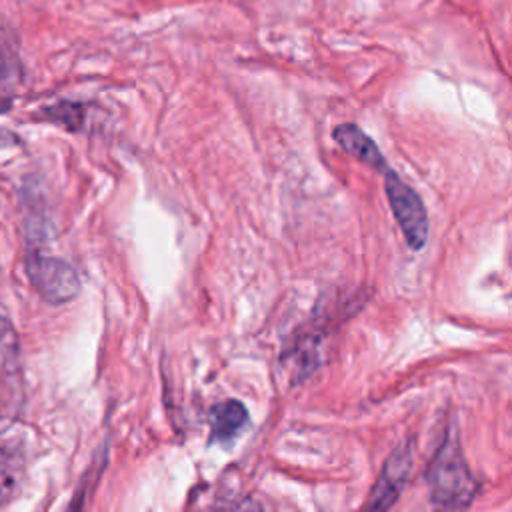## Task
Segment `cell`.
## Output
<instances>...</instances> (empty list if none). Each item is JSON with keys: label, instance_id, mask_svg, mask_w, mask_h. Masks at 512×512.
<instances>
[{"label": "cell", "instance_id": "cell-7", "mask_svg": "<svg viewBox=\"0 0 512 512\" xmlns=\"http://www.w3.org/2000/svg\"><path fill=\"white\" fill-rule=\"evenodd\" d=\"M210 422V440L230 442L246 428L248 410L238 400H224L212 406Z\"/></svg>", "mask_w": 512, "mask_h": 512}, {"label": "cell", "instance_id": "cell-4", "mask_svg": "<svg viewBox=\"0 0 512 512\" xmlns=\"http://www.w3.org/2000/svg\"><path fill=\"white\" fill-rule=\"evenodd\" d=\"M384 190L392 214L412 250H420L428 240V214L420 196L390 168L382 172Z\"/></svg>", "mask_w": 512, "mask_h": 512}, {"label": "cell", "instance_id": "cell-8", "mask_svg": "<svg viewBox=\"0 0 512 512\" xmlns=\"http://www.w3.org/2000/svg\"><path fill=\"white\" fill-rule=\"evenodd\" d=\"M20 472H22V462H20L18 454H14V452L2 454V458H0V506L14 496L18 480H20Z\"/></svg>", "mask_w": 512, "mask_h": 512}, {"label": "cell", "instance_id": "cell-6", "mask_svg": "<svg viewBox=\"0 0 512 512\" xmlns=\"http://www.w3.org/2000/svg\"><path fill=\"white\" fill-rule=\"evenodd\" d=\"M334 140L340 144L342 150H346L356 160L368 164L370 168L378 170L380 174L388 168L386 158L378 150L372 138H368L358 126L354 124H340L334 128Z\"/></svg>", "mask_w": 512, "mask_h": 512}, {"label": "cell", "instance_id": "cell-1", "mask_svg": "<svg viewBox=\"0 0 512 512\" xmlns=\"http://www.w3.org/2000/svg\"><path fill=\"white\" fill-rule=\"evenodd\" d=\"M426 478L430 500L442 512H458L478 494V480L470 472L460 442L450 426L430 460Z\"/></svg>", "mask_w": 512, "mask_h": 512}, {"label": "cell", "instance_id": "cell-2", "mask_svg": "<svg viewBox=\"0 0 512 512\" xmlns=\"http://www.w3.org/2000/svg\"><path fill=\"white\" fill-rule=\"evenodd\" d=\"M24 406V374L20 344L10 322H0V434L18 418Z\"/></svg>", "mask_w": 512, "mask_h": 512}, {"label": "cell", "instance_id": "cell-5", "mask_svg": "<svg viewBox=\"0 0 512 512\" xmlns=\"http://www.w3.org/2000/svg\"><path fill=\"white\" fill-rule=\"evenodd\" d=\"M412 470V446L402 442L386 458L382 472L362 508V512H388L402 494Z\"/></svg>", "mask_w": 512, "mask_h": 512}, {"label": "cell", "instance_id": "cell-3", "mask_svg": "<svg viewBox=\"0 0 512 512\" xmlns=\"http://www.w3.org/2000/svg\"><path fill=\"white\" fill-rule=\"evenodd\" d=\"M24 270L32 288L48 304H66L80 292L76 268L58 256L30 250L24 260Z\"/></svg>", "mask_w": 512, "mask_h": 512}]
</instances>
